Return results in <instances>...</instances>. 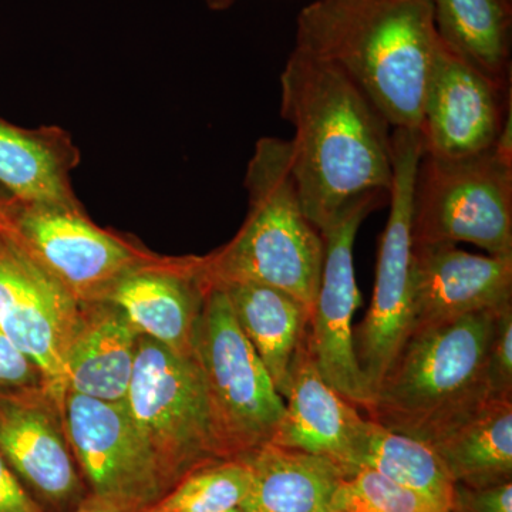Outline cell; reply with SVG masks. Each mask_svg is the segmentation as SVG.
I'll return each mask as SVG.
<instances>
[{"label":"cell","mask_w":512,"mask_h":512,"mask_svg":"<svg viewBox=\"0 0 512 512\" xmlns=\"http://www.w3.org/2000/svg\"><path fill=\"white\" fill-rule=\"evenodd\" d=\"M281 116L295 130L292 174L319 232L356 198L389 194L393 128L338 67L293 49L281 74Z\"/></svg>","instance_id":"1"},{"label":"cell","mask_w":512,"mask_h":512,"mask_svg":"<svg viewBox=\"0 0 512 512\" xmlns=\"http://www.w3.org/2000/svg\"><path fill=\"white\" fill-rule=\"evenodd\" d=\"M439 36L430 0H315L296 20V46L338 67L392 128H420Z\"/></svg>","instance_id":"2"},{"label":"cell","mask_w":512,"mask_h":512,"mask_svg":"<svg viewBox=\"0 0 512 512\" xmlns=\"http://www.w3.org/2000/svg\"><path fill=\"white\" fill-rule=\"evenodd\" d=\"M248 214L224 247L198 256L207 288L272 286L313 309L322 274L323 239L303 211L291 167V144L256 143L244 178Z\"/></svg>","instance_id":"3"},{"label":"cell","mask_w":512,"mask_h":512,"mask_svg":"<svg viewBox=\"0 0 512 512\" xmlns=\"http://www.w3.org/2000/svg\"><path fill=\"white\" fill-rule=\"evenodd\" d=\"M498 311L410 335L377 387L367 419L430 446L470 419L493 400L487 360Z\"/></svg>","instance_id":"4"},{"label":"cell","mask_w":512,"mask_h":512,"mask_svg":"<svg viewBox=\"0 0 512 512\" xmlns=\"http://www.w3.org/2000/svg\"><path fill=\"white\" fill-rule=\"evenodd\" d=\"M212 427L222 457L242 458L271 443L285 400L239 329L227 293L208 289L194 338Z\"/></svg>","instance_id":"5"},{"label":"cell","mask_w":512,"mask_h":512,"mask_svg":"<svg viewBox=\"0 0 512 512\" xmlns=\"http://www.w3.org/2000/svg\"><path fill=\"white\" fill-rule=\"evenodd\" d=\"M124 403L167 491L195 468L225 460L194 356L177 355L140 335Z\"/></svg>","instance_id":"6"},{"label":"cell","mask_w":512,"mask_h":512,"mask_svg":"<svg viewBox=\"0 0 512 512\" xmlns=\"http://www.w3.org/2000/svg\"><path fill=\"white\" fill-rule=\"evenodd\" d=\"M413 244H463L512 256V163L494 153L421 156L413 191Z\"/></svg>","instance_id":"7"},{"label":"cell","mask_w":512,"mask_h":512,"mask_svg":"<svg viewBox=\"0 0 512 512\" xmlns=\"http://www.w3.org/2000/svg\"><path fill=\"white\" fill-rule=\"evenodd\" d=\"M421 156L419 128H393L390 212L377 252L375 291L365 319L353 329L357 365L373 397L412 328L413 191Z\"/></svg>","instance_id":"8"},{"label":"cell","mask_w":512,"mask_h":512,"mask_svg":"<svg viewBox=\"0 0 512 512\" xmlns=\"http://www.w3.org/2000/svg\"><path fill=\"white\" fill-rule=\"evenodd\" d=\"M3 225L77 302L103 301L111 286L161 255L94 224L82 207L10 198Z\"/></svg>","instance_id":"9"},{"label":"cell","mask_w":512,"mask_h":512,"mask_svg":"<svg viewBox=\"0 0 512 512\" xmlns=\"http://www.w3.org/2000/svg\"><path fill=\"white\" fill-rule=\"evenodd\" d=\"M64 427L90 497L126 512L156 503L167 488L124 402H104L67 390Z\"/></svg>","instance_id":"10"},{"label":"cell","mask_w":512,"mask_h":512,"mask_svg":"<svg viewBox=\"0 0 512 512\" xmlns=\"http://www.w3.org/2000/svg\"><path fill=\"white\" fill-rule=\"evenodd\" d=\"M389 200L384 192L356 198L320 231L323 239L322 274L308 336L320 375L346 400L367 412L372 393L360 372L353 339V316L359 306L353 247L360 225L370 212Z\"/></svg>","instance_id":"11"},{"label":"cell","mask_w":512,"mask_h":512,"mask_svg":"<svg viewBox=\"0 0 512 512\" xmlns=\"http://www.w3.org/2000/svg\"><path fill=\"white\" fill-rule=\"evenodd\" d=\"M80 302L0 227V326L42 370L60 402L67 392L66 355Z\"/></svg>","instance_id":"12"},{"label":"cell","mask_w":512,"mask_h":512,"mask_svg":"<svg viewBox=\"0 0 512 512\" xmlns=\"http://www.w3.org/2000/svg\"><path fill=\"white\" fill-rule=\"evenodd\" d=\"M511 109V87H501L437 43L424 94L423 156L461 160L493 150Z\"/></svg>","instance_id":"13"},{"label":"cell","mask_w":512,"mask_h":512,"mask_svg":"<svg viewBox=\"0 0 512 512\" xmlns=\"http://www.w3.org/2000/svg\"><path fill=\"white\" fill-rule=\"evenodd\" d=\"M0 456L40 505L73 511L87 497L67 441L63 402L50 390L0 392Z\"/></svg>","instance_id":"14"},{"label":"cell","mask_w":512,"mask_h":512,"mask_svg":"<svg viewBox=\"0 0 512 512\" xmlns=\"http://www.w3.org/2000/svg\"><path fill=\"white\" fill-rule=\"evenodd\" d=\"M412 281L410 335L511 305L512 256L470 254L457 245H414Z\"/></svg>","instance_id":"15"},{"label":"cell","mask_w":512,"mask_h":512,"mask_svg":"<svg viewBox=\"0 0 512 512\" xmlns=\"http://www.w3.org/2000/svg\"><path fill=\"white\" fill-rule=\"evenodd\" d=\"M285 414L271 443L329 458L346 477L359 468L370 420L336 392L313 360L306 332L291 367Z\"/></svg>","instance_id":"16"},{"label":"cell","mask_w":512,"mask_h":512,"mask_svg":"<svg viewBox=\"0 0 512 512\" xmlns=\"http://www.w3.org/2000/svg\"><path fill=\"white\" fill-rule=\"evenodd\" d=\"M207 292L198 256H161L128 272L103 301L119 306L140 335L177 355L192 357Z\"/></svg>","instance_id":"17"},{"label":"cell","mask_w":512,"mask_h":512,"mask_svg":"<svg viewBox=\"0 0 512 512\" xmlns=\"http://www.w3.org/2000/svg\"><path fill=\"white\" fill-rule=\"evenodd\" d=\"M140 333L109 301L80 303L79 319L66 355L67 390L124 402L136 365Z\"/></svg>","instance_id":"18"},{"label":"cell","mask_w":512,"mask_h":512,"mask_svg":"<svg viewBox=\"0 0 512 512\" xmlns=\"http://www.w3.org/2000/svg\"><path fill=\"white\" fill-rule=\"evenodd\" d=\"M80 160L64 128H23L0 119V187L15 200L82 207L72 185Z\"/></svg>","instance_id":"19"},{"label":"cell","mask_w":512,"mask_h":512,"mask_svg":"<svg viewBox=\"0 0 512 512\" xmlns=\"http://www.w3.org/2000/svg\"><path fill=\"white\" fill-rule=\"evenodd\" d=\"M245 458L251 485L242 512H329L346 473L329 458L266 443Z\"/></svg>","instance_id":"20"},{"label":"cell","mask_w":512,"mask_h":512,"mask_svg":"<svg viewBox=\"0 0 512 512\" xmlns=\"http://www.w3.org/2000/svg\"><path fill=\"white\" fill-rule=\"evenodd\" d=\"M220 289L227 293L239 329L285 399L293 357L308 332L311 309L272 286L232 284Z\"/></svg>","instance_id":"21"},{"label":"cell","mask_w":512,"mask_h":512,"mask_svg":"<svg viewBox=\"0 0 512 512\" xmlns=\"http://www.w3.org/2000/svg\"><path fill=\"white\" fill-rule=\"evenodd\" d=\"M434 28L451 52L511 87L512 9L501 0H430Z\"/></svg>","instance_id":"22"},{"label":"cell","mask_w":512,"mask_h":512,"mask_svg":"<svg viewBox=\"0 0 512 512\" xmlns=\"http://www.w3.org/2000/svg\"><path fill=\"white\" fill-rule=\"evenodd\" d=\"M454 483L488 488L512 481V400H488L431 444Z\"/></svg>","instance_id":"23"},{"label":"cell","mask_w":512,"mask_h":512,"mask_svg":"<svg viewBox=\"0 0 512 512\" xmlns=\"http://www.w3.org/2000/svg\"><path fill=\"white\" fill-rule=\"evenodd\" d=\"M362 467L372 468L450 511L456 483L430 444L370 420L365 450L360 457L359 468Z\"/></svg>","instance_id":"24"},{"label":"cell","mask_w":512,"mask_h":512,"mask_svg":"<svg viewBox=\"0 0 512 512\" xmlns=\"http://www.w3.org/2000/svg\"><path fill=\"white\" fill-rule=\"evenodd\" d=\"M251 471L245 458L211 461L181 478L156 503L137 512H229L247 498Z\"/></svg>","instance_id":"25"},{"label":"cell","mask_w":512,"mask_h":512,"mask_svg":"<svg viewBox=\"0 0 512 512\" xmlns=\"http://www.w3.org/2000/svg\"><path fill=\"white\" fill-rule=\"evenodd\" d=\"M329 512H448L410 488L394 483L372 468L362 467L343 478L333 493Z\"/></svg>","instance_id":"26"},{"label":"cell","mask_w":512,"mask_h":512,"mask_svg":"<svg viewBox=\"0 0 512 512\" xmlns=\"http://www.w3.org/2000/svg\"><path fill=\"white\" fill-rule=\"evenodd\" d=\"M487 380L493 400H512V303L497 312L488 349Z\"/></svg>","instance_id":"27"},{"label":"cell","mask_w":512,"mask_h":512,"mask_svg":"<svg viewBox=\"0 0 512 512\" xmlns=\"http://www.w3.org/2000/svg\"><path fill=\"white\" fill-rule=\"evenodd\" d=\"M33 389H47L42 370L0 326V392Z\"/></svg>","instance_id":"28"},{"label":"cell","mask_w":512,"mask_h":512,"mask_svg":"<svg viewBox=\"0 0 512 512\" xmlns=\"http://www.w3.org/2000/svg\"><path fill=\"white\" fill-rule=\"evenodd\" d=\"M448 512H512V481L488 488L456 484Z\"/></svg>","instance_id":"29"},{"label":"cell","mask_w":512,"mask_h":512,"mask_svg":"<svg viewBox=\"0 0 512 512\" xmlns=\"http://www.w3.org/2000/svg\"><path fill=\"white\" fill-rule=\"evenodd\" d=\"M0 512H47L0 456Z\"/></svg>","instance_id":"30"},{"label":"cell","mask_w":512,"mask_h":512,"mask_svg":"<svg viewBox=\"0 0 512 512\" xmlns=\"http://www.w3.org/2000/svg\"><path fill=\"white\" fill-rule=\"evenodd\" d=\"M70 512H126L120 510V508L114 507V505H110L107 503H103V501L96 500V498L90 497L87 494V497L84 498L82 503L77 505L73 511Z\"/></svg>","instance_id":"31"},{"label":"cell","mask_w":512,"mask_h":512,"mask_svg":"<svg viewBox=\"0 0 512 512\" xmlns=\"http://www.w3.org/2000/svg\"><path fill=\"white\" fill-rule=\"evenodd\" d=\"M207 2L208 8L211 10H215V12H222V10H227L234 5L235 0H205Z\"/></svg>","instance_id":"32"},{"label":"cell","mask_w":512,"mask_h":512,"mask_svg":"<svg viewBox=\"0 0 512 512\" xmlns=\"http://www.w3.org/2000/svg\"><path fill=\"white\" fill-rule=\"evenodd\" d=\"M10 198H12V195L0 187V227H2L3 224V211H5L6 202H8Z\"/></svg>","instance_id":"33"},{"label":"cell","mask_w":512,"mask_h":512,"mask_svg":"<svg viewBox=\"0 0 512 512\" xmlns=\"http://www.w3.org/2000/svg\"><path fill=\"white\" fill-rule=\"evenodd\" d=\"M501 2L505 3V5H507L508 8L512 9V0H501Z\"/></svg>","instance_id":"34"},{"label":"cell","mask_w":512,"mask_h":512,"mask_svg":"<svg viewBox=\"0 0 512 512\" xmlns=\"http://www.w3.org/2000/svg\"><path fill=\"white\" fill-rule=\"evenodd\" d=\"M229 512H242L241 510H234V511H229Z\"/></svg>","instance_id":"35"}]
</instances>
